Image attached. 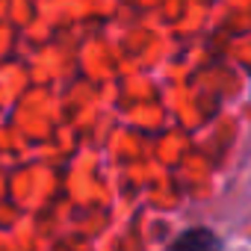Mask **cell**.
Masks as SVG:
<instances>
[{"mask_svg":"<svg viewBox=\"0 0 251 251\" xmlns=\"http://www.w3.org/2000/svg\"><path fill=\"white\" fill-rule=\"evenodd\" d=\"M163 251H225V239L219 230H213L207 225H192V227H183L180 233H175V239Z\"/></svg>","mask_w":251,"mask_h":251,"instance_id":"1","label":"cell"}]
</instances>
